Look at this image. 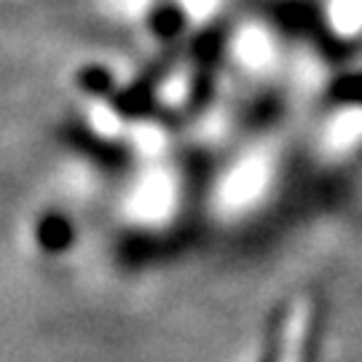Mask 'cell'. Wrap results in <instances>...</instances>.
<instances>
[{"instance_id":"cell-4","label":"cell","mask_w":362,"mask_h":362,"mask_svg":"<svg viewBox=\"0 0 362 362\" xmlns=\"http://www.w3.org/2000/svg\"><path fill=\"white\" fill-rule=\"evenodd\" d=\"M76 83L81 91H86L89 97H100V100H110L116 94V78L113 70H107L105 65H86L78 70Z\"/></svg>"},{"instance_id":"cell-1","label":"cell","mask_w":362,"mask_h":362,"mask_svg":"<svg viewBox=\"0 0 362 362\" xmlns=\"http://www.w3.org/2000/svg\"><path fill=\"white\" fill-rule=\"evenodd\" d=\"M65 137L76 145V148H81L83 153H91V156H97V158H103L105 164H121V161L127 158L121 145L105 143L103 137H97L91 129H86L81 121H70V124H67Z\"/></svg>"},{"instance_id":"cell-3","label":"cell","mask_w":362,"mask_h":362,"mask_svg":"<svg viewBox=\"0 0 362 362\" xmlns=\"http://www.w3.org/2000/svg\"><path fill=\"white\" fill-rule=\"evenodd\" d=\"M182 25H185V13H182V8L177 3H158V6H153L151 13H148V27H151V33L164 40L177 38Z\"/></svg>"},{"instance_id":"cell-2","label":"cell","mask_w":362,"mask_h":362,"mask_svg":"<svg viewBox=\"0 0 362 362\" xmlns=\"http://www.w3.org/2000/svg\"><path fill=\"white\" fill-rule=\"evenodd\" d=\"M35 236H38V245L49 252H62L70 247L73 242V223L59 215V212H49L38 220V228H35Z\"/></svg>"}]
</instances>
